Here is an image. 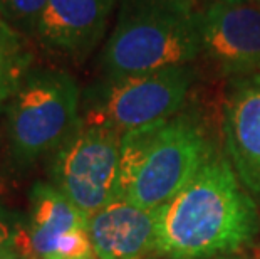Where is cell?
Returning <instances> with one entry per match:
<instances>
[{"instance_id": "obj_1", "label": "cell", "mask_w": 260, "mask_h": 259, "mask_svg": "<svg viewBox=\"0 0 260 259\" xmlns=\"http://www.w3.org/2000/svg\"><path fill=\"white\" fill-rule=\"evenodd\" d=\"M258 217L223 157L212 153L193 179L156 211V251L171 259H203L248 244Z\"/></svg>"}, {"instance_id": "obj_2", "label": "cell", "mask_w": 260, "mask_h": 259, "mask_svg": "<svg viewBox=\"0 0 260 259\" xmlns=\"http://www.w3.org/2000/svg\"><path fill=\"white\" fill-rule=\"evenodd\" d=\"M202 54V12L191 0H123L101 54L108 79L190 64Z\"/></svg>"}, {"instance_id": "obj_3", "label": "cell", "mask_w": 260, "mask_h": 259, "mask_svg": "<svg viewBox=\"0 0 260 259\" xmlns=\"http://www.w3.org/2000/svg\"><path fill=\"white\" fill-rule=\"evenodd\" d=\"M212 152L202 128L188 117L121 135L118 199L156 212L193 179Z\"/></svg>"}, {"instance_id": "obj_4", "label": "cell", "mask_w": 260, "mask_h": 259, "mask_svg": "<svg viewBox=\"0 0 260 259\" xmlns=\"http://www.w3.org/2000/svg\"><path fill=\"white\" fill-rule=\"evenodd\" d=\"M79 88L64 71H30L7 106L12 163L27 168L57 148L79 123Z\"/></svg>"}, {"instance_id": "obj_5", "label": "cell", "mask_w": 260, "mask_h": 259, "mask_svg": "<svg viewBox=\"0 0 260 259\" xmlns=\"http://www.w3.org/2000/svg\"><path fill=\"white\" fill-rule=\"evenodd\" d=\"M121 133L82 117L56 150L52 185L87 217L118 199Z\"/></svg>"}, {"instance_id": "obj_6", "label": "cell", "mask_w": 260, "mask_h": 259, "mask_svg": "<svg viewBox=\"0 0 260 259\" xmlns=\"http://www.w3.org/2000/svg\"><path fill=\"white\" fill-rule=\"evenodd\" d=\"M190 64L106 79L96 104L84 117L101 121L121 135L176 117L193 84Z\"/></svg>"}, {"instance_id": "obj_7", "label": "cell", "mask_w": 260, "mask_h": 259, "mask_svg": "<svg viewBox=\"0 0 260 259\" xmlns=\"http://www.w3.org/2000/svg\"><path fill=\"white\" fill-rule=\"evenodd\" d=\"M202 54L225 73H260V5L210 4L202 12Z\"/></svg>"}, {"instance_id": "obj_8", "label": "cell", "mask_w": 260, "mask_h": 259, "mask_svg": "<svg viewBox=\"0 0 260 259\" xmlns=\"http://www.w3.org/2000/svg\"><path fill=\"white\" fill-rule=\"evenodd\" d=\"M116 0H47L34 37L68 57H86L106 34Z\"/></svg>"}, {"instance_id": "obj_9", "label": "cell", "mask_w": 260, "mask_h": 259, "mask_svg": "<svg viewBox=\"0 0 260 259\" xmlns=\"http://www.w3.org/2000/svg\"><path fill=\"white\" fill-rule=\"evenodd\" d=\"M98 259H146L156 251V212L116 199L87 220Z\"/></svg>"}, {"instance_id": "obj_10", "label": "cell", "mask_w": 260, "mask_h": 259, "mask_svg": "<svg viewBox=\"0 0 260 259\" xmlns=\"http://www.w3.org/2000/svg\"><path fill=\"white\" fill-rule=\"evenodd\" d=\"M223 131L237 175L260 194V73L235 84L225 106Z\"/></svg>"}, {"instance_id": "obj_11", "label": "cell", "mask_w": 260, "mask_h": 259, "mask_svg": "<svg viewBox=\"0 0 260 259\" xmlns=\"http://www.w3.org/2000/svg\"><path fill=\"white\" fill-rule=\"evenodd\" d=\"M89 217L54 185L37 184L30 194V216L19 227L15 247L22 259H52L59 239L76 229H86Z\"/></svg>"}, {"instance_id": "obj_12", "label": "cell", "mask_w": 260, "mask_h": 259, "mask_svg": "<svg viewBox=\"0 0 260 259\" xmlns=\"http://www.w3.org/2000/svg\"><path fill=\"white\" fill-rule=\"evenodd\" d=\"M32 54L25 36L0 17V103L9 101L32 71Z\"/></svg>"}, {"instance_id": "obj_13", "label": "cell", "mask_w": 260, "mask_h": 259, "mask_svg": "<svg viewBox=\"0 0 260 259\" xmlns=\"http://www.w3.org/2000/svg\"><path fill=\"white\" fill-rule=\"evenodd\" d=\"M47 0H0V17L24 36H34Z\"/></svg>"}, {"instance_id": "obj_14", "label": "cell", "mask_w": 260, "mask_h": 259, "mask_svg": "<svg viewBox=\"0 0 260 259\" xmlns=\"http://www.w3.org/2000/svg\"><path fill=\"white\" fill-rule=\"evenodd\" d=\"M52 259H98L86 229H76L59 239Z\"/></svg>"}, {"instance_id": "obj_15", "label": "cell", "mask_w": 260, "mask_h": 259, "mask_svg": "<svg viewBox=\"0 0 260 259\" xmlns=\"http://www.w3.org/2000/svg\"><path fill=\"white\" fill-rule=\"evenodd\" d=\"M20 224L15 217L0 204V246L4 244H15Z\"/></svg>"}, {"instance_id": "obj_16", "label": "cell", "mask_w": 260, "mask_h": 259, "mask_svg": "<svg viewBox=\"0 0 260 259\" xmlns=\"http://www.w3.org/2000/svg\"><path fill=\"white\" fill-rule=\"evenodd\" d=\"M15 256H19V251L15 244H4L0 246V259H14Z\"/></svg>"}, {"instance_id": "obj_17", "label": "cell", "mask_w": 260, "mask_h": 259, "mask_svg": "<svg viewBox=\"0 0 260 259\" xmlns=\"http://www.w3.org/2000/svg\"><path fill=\"white\" fill-rule=\"evenodd\" d=\"M210 4L213 2H225V4H239V2H248V0H208Z\"/></svg>"}, {"instance_id": "obj_18", "label": "cell", "mask_w": 260, "mask_h": 259, "mask_svg": "<svg viewBox=\"0 0 260 259\" xmlns=\"http://www.w3.org/2000/svg\"><path fill=\"white\" fill-rule=\"evenodd\" d=\"M14 259H22V257H20V254H19V256H15Z\"/></svg>"}, {"instance_id": "obj_19", "label": "cell", "mask_w": 260, "mask_h": 259, "mask_svg": "<svg viewBox=\"0 0 260 259\" xmlns=\"http://www.w3.org/2000/svg\"><path fill=\"white\" fill-rule=\"evenodd\" d=\"M253 2H257V4L260 5V0H253Z\"/></svg>"}]
</instances>
